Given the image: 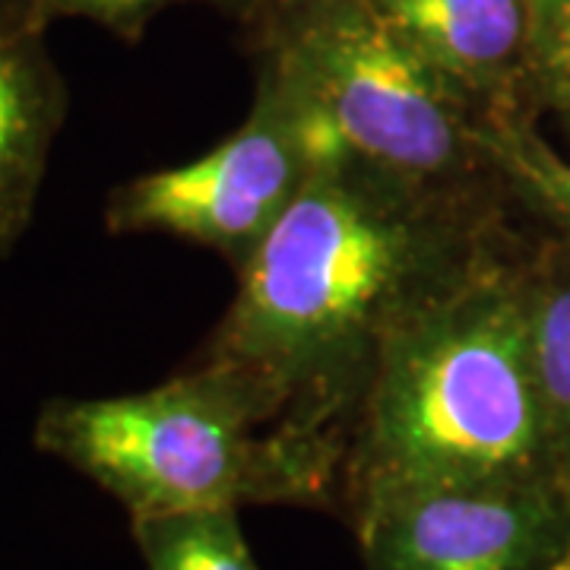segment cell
<instances>
[{"label":"cell","instance_id":"1","mask_svg":"<svg viewBox=\"0 0 570 570\" xmlns=\"http://www.w3.org/2000/svg\"><path fill=\"white\" fill-rule=\"evenodd\" d=\"M510 194L403 181L346 156L311 178L200 348L279 431L343 453L381 352L517 228Z\"/></svg>","mask_w":570,"mask_h":570},{"label":"cell","instance_id":"2","mask_svg":"<svg viewBox=\"0 0 570 570\" xmlns=\"http://www.w3.org/2000/svg\"><path fill=\"white\" fill-rule=\"evenodd\" d=\"M520 225L393 333L352 419L340 517L406 491L558 482Z\"/></svg>","mask_w":570,"mask_h":570},{"label":"cell","instance_id":"3","mask_svg":"<svg viewBox=\"0 0 570 570\" xmlns=\"http://www.w3.org/2000/svg\"><path fill=\"white\" fill-rule=\"evenodd\" d=\"M32 441L111 494L130 520L216 508L340 517L343 453L279 431L242 377L200 358L140 393L55 396Z\"/></svg>","mask_w":570,"mask_h":570},{"label":"cell","instance_id":"4","mask_svg":"<svg viewBox=\"0 0 570 570\" xmlns=\"http://www.w3.org/2000/svg\"><path fill=\"white\" fill-rule=\"evenodd\" d=\"M238 22L254 77L298 111L314 159L346 156L425 187L508 194L482 142L485 108L367 0H257Z\"/></svg>","mask_w":570,"mask_h":570},{"label":"cell","instance_id":"5","mask_svg":"<svg viewBox=\"0 0 570 570\" xmlns=\"http://www.w3.org/2000/svg\"><path fill=\"white\" fill-rule=\"evenodd\" d=\"M245 124L194 163L146 171L105 197L111 235H165L219 254L235 276L305 190L314 149L298 111L254 77Z\"/></svg>","mask_w":570,"mask_h":570},{"label":"cell","instance_id":"6","mask_svg":"<svg viewBox=\"0 0 570 570\" xmlns=\"http://www.w3.org/2000/svg\"><path fill=\"white\" fill-rule=\"evenodd\" d=\"M367 570H554L570 549L558 482L393 494L348 520Z\"/></svg>","mask_w":570,"mask_h":570},{"label":"cell","instance_id":"7","mask_svg":"<svg viewBox=\"0 0 570 570\" xmlns=\"http://www.w3.org/2000/svg\"><path fill=\"white\" fill-rule=\"evenodd\" d=\"M29 0H0V261L32 228L70 89Z\"/></svg>","mask_w":570,"mask_h":570},{"label":"cell","instance_id":"8","mask_svg":"<svg viewBox=\"0 0 570 570\" xmlns=\"http://www.w3.org/2000/svg\"><path fill=\"white\" fill-rule=\"evenodd\" d=\"M479 108H523L527 0H367ZM532 115V111H530Z\"/></svg>","mask_w":570,"mask_h":570},{"label":"cell","instance_id":"9","mask_svg":"<svg viewBox=\"0 0 570 570\" xmlns=\"http://www.w3.org/2000/svg\"><path fill=\"white\" fill-rule=\"evenodd\" d=\"M527 311L551 463L570 491V238L542 225L527 254Z\"/></svg>","mask_w":570,"mask_h":570},{"label":"cell","instance_id":"10","mask_svg":"<svg viewBox=\"0 0 570 570\" xmlns=\"http://www.w3.org/2000/svg\"><path fill=\"white\" fill-rule=\"evenodd\" d=\"M561 124L570 134V118ZM482 142L517 209L570 238V163L539 134V118L523 108H491Z\"/></svg>","mask_w":570,"mask_h":570},{"label":"cell","instance_id":"11","mask_svg":"<svg viewBox=\"0 0 570 570\" xmlns=\"http://www.w3.org/2000/svg\"><path fill=\"white\" fill-rule=\"evenodd\" d=\"M242 510H181L130 520L146 570H264L247 546Z\"/></svg>","mask_w":570,"mask_h":570},{"label":"cell","instance_id":"12","mask_svg":"<svg viewBox=\"0 0 570 570\" xmlns=\"http://www.w3.org/2000/svg\"><path fill=\"white\" fill-rule=\"evenodd\" d=\"M523 105L535 118H570V0H527Z\"/></svg>","mask_w":570,"mask_h":570},{"label":"cell","instance_id":"13","mask_svg":"<svg viewBox=\"0 0 570 570\" xmlns=\"http://www.w3.org/2000/svg\"><path fill=\"white\" fill-rule=\"evenodd\" d=\"M29 3L36 7V13L48 26L58 20H86L102 26L105 32L118 36L127 45H134L142 39L149 22L171 7L206 3V7H216L228 17L242 20L257 0H29Z\"/></svg>","mask_w":570,"mask_h":570},{"label":"cell","instance_id":"14","mask_svg":"<svg viewBox=\"0 0 570 570\" xmlns=\"http://www.w3.org/2000/svg\"><path fill=\"white\" fill-rule=\"evenodd\" d=\"M554 570H570V549L564 551V558H561V561L554 564Z\"/></svg>","mask_w":570,"mask_h":570}]
</instances>
